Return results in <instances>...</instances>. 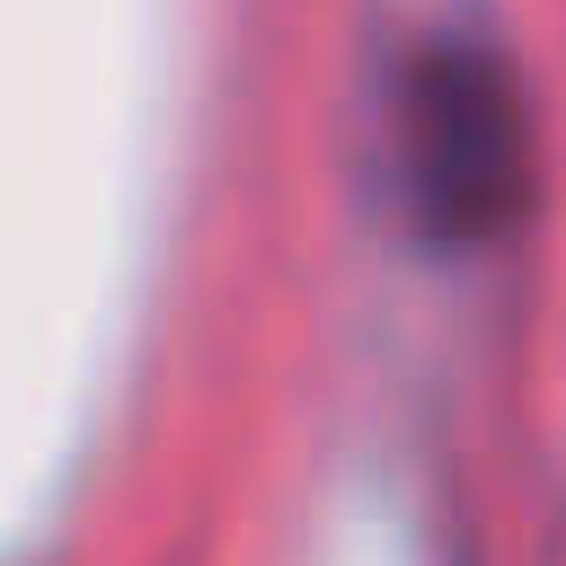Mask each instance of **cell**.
I'll use <instances>...</instances> for the list:
<instances>
[{
	"label": "cell",
	"instance_id": "cell-1",
	"mask_svg": "<svg viewBox=\"0 0 566 566\" xmlns=\"http://www.w3.org/2000/svg\"><path fill=\"white\" fill-rule=\"evenodd\" d=\"M389 168L424 239L486 248L531 212V97L513 62L478 35H433L407 53L389 97Z\"/></svg>",
	"mask_w": 566,
	"mask_h": 566
}]
</instances>
